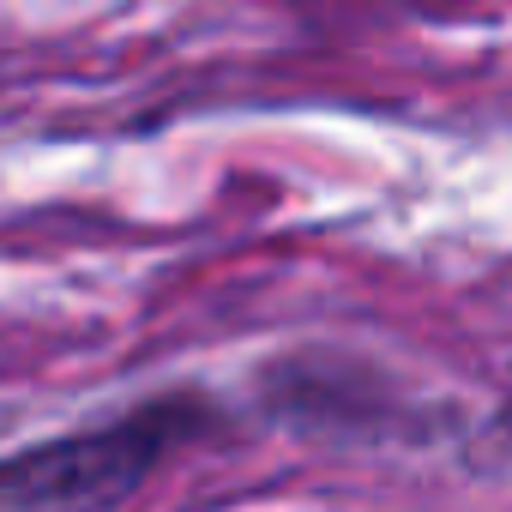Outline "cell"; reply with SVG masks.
Instances as JSON below:
<instances>
[{
    "mask_svg": "<svg viewBox=\"0 0 512 512\" xmlns=\"http://www.w3.org/2000/svg\"><path fill=\"white\" fill-rule=\"evenodd\" d=\"M217 410L193 392L145 398L79 434L0 458V512H115L187 440L211 434Z\"/></svg>",
    "mask_w": 512,
    "mask_h": 512,
    "instance_id": "cell-1",
    "label": "cell"
}]
</instances>
